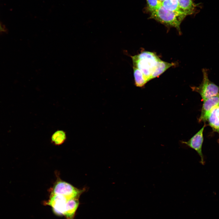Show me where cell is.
I'll use <instances>...</instances> for the list:
<instances>
[{"label": "cell", "instance_id": "cell-17", "mask_svg": "<svg viewBox=\"0 0 219 219\" xmlns=\"http://www.w3.org/2000/svg\"><path fill=\"white\" fill-rule=\"evenodd\" d=\"M218 133H219V132ZM217 142H218V143L219 144V138H218V139Z\"/></svg>", "mask_w": 219, "mask_h": 219}, {"label": "cell", "instance_id": "cell-7", "mask_svg": "<svg viewBox=\"0 0 219 219\" xmlns=\"http://www.w3.org/2000/svg\"><path fill=\"white\" fill-rule=\"evenodd\" d=\"M203 101L201 113L198 121L200 122H203L205 123L211 110L219 106V95L208 98Z\"/></svg>", "mask_w": 219, "mask_h": 219}, {"label": "cell", "instance_id": "cell-4", "mask_svg": "<svg viewBox=\"0 0 219 219\" xmlns=\"http://www.w3.org/2000/svg\"><path fill=\"white\" fill-rule=\"evenodd\" d=\"M85 189H80L71 184L58 179L52 188L50 195H60L68 199H78Z\"/></svg>", "mask_w": 219, "mask_h": 219}, {"label": "cell", "instance_id": "cell-6", "mask_svg": "<svg viewBox=\"0 0 219 219\" xmlns=\"http://www.w3.org/2000/svg\"><path fill=\"white\" fill-rule=\"evenodd\" d=\"M68 200L65 196L60 195H50L46 204L52 207L54 213L58 216L64 215L65 206Z\"/></svg>", "mask_w": 219, "mask_h": 219}, {"label": "cell", "instance_id": "cell-3", "mask_svg": "<svg viewBox=\"0 0 219 219\" xmlns=\"http://www.w3.org/2000/svg\"><path fill=\"white\" fill-rule=\"evenodd\" d=\"M203 78L201 84L197 87H192L193 90L201 96L203 101L219 95V86L210 81L208 77V71L206 68L202 70Z\"/></svg>", "mask_w": 219, "mask_h": 219}, {"label": "cell", "instance_id": "cell-9", "mask_svg": "<svg viewBox=\"0 0 219 219\" xmlns=\"http://www.w3.org/2000/svg\"><path fill=\"white\" fill-rule=\"evenodd\" d=\"M79 204L78 199L68 200L66 203L64 216L66 219H74Z\"/></svg>", "mask_w": 219, "mask_h": 219}, {"label": "cell", "instance_id": "cell-10", "mask_svg": "<svg viewBox=\"0 0 219 219\" xmlns=\"http://www.w3.org/2000/svg\"><path fill=\"white\" fill-rule=\"evenodd\" d=\"M180 9L187 15L195 12L196 5L193 0H178Z\"/></svg>", "mask_w": 219, "mask_h": 219}, {"label": "cell", "instance_id": "cell-13", "mask_svg": "<svg viewBox=\"0 0 219 219\" xmlns=\"http://www.w3.org/2000/svg\"><path fill=\"white\" fill-rule=\"evenodd\" d=\"M135 85L139 87L143 86L148 82L142 72L138 69L133 67Z\"/></svg>", "mask_w": 219, "mask_h": 219}, {"label": "cell", "instance_id": "cell-8", "mask_svg": "<svg viewBox=\"0 0 219 219\" xmlns=\"http://www.w3.org/2000/svg\"><path fill=\"white\" fill-rule=\"evenodd\" d=\"M207 121L214 132H219V106L213 109L210 113Z\"/></svg>", "mask_w": 219, "mask_h": 219}, {"label": "cell", "instance_id": "cell-15", "mask_svg": "<svg viewBox=\"0 0 219 219\" xmlns=\"http://www.w3.org/2000/svg\"><path fill=\"white\" fill-rule=\"evenodd\" d=\"M4 31V30L2 27L1 23H0V31Z\"/></svg>", "mask_w": 219, "mask_h": 219}, {"label": "cell", "instance_id": "cell-11", "mask_svg": "<svg viewBox=\"0 0 219 219\" xmlns=\"http://www.w3.org/2000/svg\"><path fill=\"white\" fill-rule=\"evenodd\" d=\"M161 5L168 10L184 14L187 16L179 7L178 0H165L162 3Z\"/></svg>", "mask_w": 219, "mask_h": 219}, {"label": "cell", "instance_id": "cell-16", "mask_svg": "<svg viewBox=\"0 0 219 219\" xmlns=\"http://www.w3.org/2000/svg\"><path fill=\"white\" fill-rule=\"evenodd\" d=\"M165 0H159V1H160V2L162 3Z\"/></svg>", "mask_w": 219, "mask_h": 219}, {"label": "cell", "instance_id": "cell-5", "mask_svg": "<svg viewBox=\"0 0 219 219\" xmlns=\"http://www.w3.org/2000/svg\"><path fill=\"white\" fill-rule=\"evenodd\" d=\"M202 127L188 141H182V143L195 150L201 158L200 163L203 165L204 164L203 156L202 152V147L203 141V132L206 126L205 123Z\"/></svg>", "mask_w": 219, "mask_h": 219}, {"label": "cell", "instance_id": "cell-2", "mask_svg": "<svg viewBox=\"0 0 219 219\" xmlns=\"http://www.w3.org/2000/svg\"><path fill=\"white\" fill-rule=\"evenodd\" d=\"M150 12V18L155 19L165 25L174 27L180 33L181 23L187 16L184 14L168 10L162 5Z\"/></svg>", "mask_w": 219, "mask_h": 219}, {"label": "cell", "instance_id": "cell-1", "mask_svg": "<svg viewBox=\"0 0 219 219\" xmlns=\"http://www.w3.org/2000/svg\"><path fill=\"white\" fill-rule=\"evenodd\" d=\"M133 67L142 72L147 82L152 79V76L162 60L153 52L144 51L131 56Z\"/></svg>", "mask_w": 219, "mask_h": 219}, {"label": "cell", "instance_id": "cell-12", "mask_svg": "<svg viewBox=\"0 0 219 219\" xmlns=\"http://www.w3.org/2000/svg\"><path fill=\"white\" fill-rule=\"evenodd\" d=\"M66 139V135L65 131L58 130L55 132L51 137V142L54 144L59 145L63 144Z\"/></svg>", "mask_w": 219, "mask_h": 219}, {"label": "cell", "instance_id": "cell-14", "mask_svg": "<svg viewBox=\"0 0 219 219\" xmlns=\"http://www.w3.org/2000/svg\"><path fill=\"white\" fill-rule=\"evenodd\" d=\"M148 10L152 12L159 8L161 3L159 0H146Z\"/></svg>", "mask_w": 219, "mask_h": 219}]
</instances>
